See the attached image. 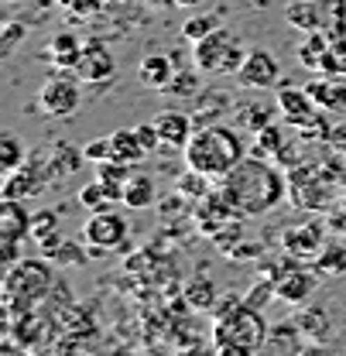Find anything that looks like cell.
<instances>
[{
	"mask_svg": "<svg viewBox=\"0 0 346 356\" xmlns=\"http://www.w3.org/2000/svg\"><path fill=\"white\" fill-rule=\"evenodd\" d=\"M110 158L127 161V165H141L148 158L144 144L137 140V131H113L110 134Z\"/></svg>",
	"mask_w": 346,
	"mask_h": 356,
	"instance_id": "20",
	"label": "cell"
},
{
	"mask_svg": "<svg viewBox=\"0 0 346 356\" xmlns=\"http://www.w3.org/2000/svg\"><path fill=\"white\" fill-rule=\"evenodd\" d=\"M79 76H72V69H62V72H55V76H48L38 89V106H42V113L48 117H72L76 110H79V99H83V92H79Z\"/></svg>",
	"mask_w": 346,
	"mask_h": 356,
	"instance_id": "8",
	"label": "cell"
},
{
	"mask_svg": "<svg viewBox=\"0 0 346 356\" xmlns=\"http://www.w3.org/2000/svg\"><path fill=\"white\" fill-rule=\"evenodd\" d=\"M343 154H346V151H343Z\"/></svg>",
	"mask_w": 346,
	"mask_h": 356,
	"instance_id": "44",
	"label": "cell"
},
{
	"mask_svg": "<svg viewBox=\"0 0 346 356\" xmlns=\"http://www.w3.org/2000/svg\"><path fill=\"white\" fill-rule=\"evenodd\" d=\"M65 7H69L76 17H93L96 10H103V7H107V0H69Z\"/></svg>",
	"mask_w": 346,
	"mask_h": 356,
	"instance_id": "37",
	"label": "cell"
},
{
	"mask_svg": "<svg viewBox=\"0 0 346 356\" xmlns=\"http://www.w3.org/2000/svg\"><path fill=\"white\" fill-rule=\"evenodd\" d=\"M203 0H175V7H199Z\"/></svg>",
	"mask_w": 346,
	"mask_h": 356,
	"instance_id": "41",
	"label": "cell"
},
{
	"mask_svg": "<svg viewBox=\"0 0 346 356\" xmlns=\"http://www.w3.org/2000/svg\"><path fill=\"white\" fill-rule=\"evenodd\" d=\"M230 261H247V257H260V243H240V250L226 254Z\"/></svg>",
	"mask_w": 346,
	"mask_h": 356,
	"instance_id": "40",
	"label": "cell"
},
{
	"mask_svg": "<svg viewBox=\"0 0 346 356\" xmlns=\"http://www.w3.org/2000/svg\"><path fill=\"white\" fill-rule=\"evenodd\" d=\"M172 76H175V65L165 51H151V55H144L141 65H137V79H141L144 89H162V92H165V86L172 83Z\"/></svg>",
	"mask_w": 346,
	"mask_h": 356,
	"instance_id": "15",
	"label": "cell"
},
{
	"mask_svg": "<svg viewBox=\"0 0 346 356\" xmlns=\"http://www.w3.org/2000/svg\"><path fill=\"white\" fill-rule=\"evenodd\" d=\"M0 236H10V240L31 236V216L21 206V199H3V206H0Z\"/></svg>",
	"mask_w": 346,
	"mask_h": 356,
	"instance_id": "17",
	"label": "cell"
},
{
	"mask_svg": "<svg viewBox=\"0 0 346 356\" xmlns=\"http://www.w3.org/2000/svg\"><path fill=\"white\" fill-rule=\"evenodd\" d=\"M322 76H346V38H333L322 58Z\"/></svg>",
	"mask_w": 346,
	"mask_h": 356,
	"instance_id": "30",
	"label": "cell"
},
{
	"mask_svg": "<svg viewBox=\"0 0 346 356\" xmlns=\"http://www.w3.org/2000/svg\"><path fill=\"white\" fill-rule=\"evenodd\" d=\"M17 243L21 240H10V236H0V257H3V267L17 264L21 257H17Z\"/></svg>",
	"mask_w": 346,
	"mask_h": 356,
	"instance_id": "38",
	"label": "cell"
},
{
	"mask_svg": "<svg viewBox=\"0 0 346 356\" xmlns=\"http://www.w3.org/2000/svg\"><path fill=\"white\" fill-rule=\"evenodd\" d=\"M274 113H278V99L274 103H244V106H237V127L258 134L267 124H274Z\"/></svg>",
	"mask_w": 346,
	"mask_h": 356,
	"instance_id": "19",
	"label": "cell"
},
{
	"mask_svg": "<svg viewBox=\"0 0 346 356\" xmlns=\"http://www.w3.org/2000/svg\"><path fill=\"white\" fill-rule=\"evenodd\" d=\"M299 329H302V339H312V343H329V315L322 309H302L299 315Z\"/></svg>",
	"mask_w": 346,
	"mask_h": 356,
	"instance_id": "24",
	"label": "cell"
},
{
	"mask_svg": "<svg viewBox=\"0 0 346 356\" xmlns=\"http://www.w3.org/2000/svg\"><path fill=\"white\" fill-rule=\"evenodd\" d=\"M329 151H346V120L343 124H333V131H329Z\"/></svg>",
	"mask_w": 346,
	"mask_h": 356,
	"instance_id": "39",
	"label": "cell"
},
{
	"mask_svg": "<svg viewBox=\"0 0 346 356\" xmlns=\"http://www.w3.org/2000/svg\"><path fill=\"white\" fill-rule=\"evenodd\" d=\"M247 51L251 48L230 28H217L213 35H206L203 42L192 44L196 69H203V76H237L240 65L247 62Z\"/></svg>",
	"mask_w": 346,
	"mask_h": 356,
	"instance_id": "7",
	"label": "cell"
},
{
	"mask_svg": "<svg viewBox=\"0 0 346 356\" xmlns=\"http://www.w3.org/2000/svg\"><path fill=\"white\" fill-rule=\"evenodd\" d=\"M322 247H326V229H322V222L305 220L302 226L281 229V250H285L288 257H299V261H308V264H312Z\"/></svg>",
	"mask_w": 346,
	"mask_h": 356,
	"instance_id": "11",
	"label": "cell"
},
{
	"mask_svg": "<svg viewBox=\"0 0 346 356\" xmlns=\"http://www.w3.org/2000/svg\"><path fill=\"white\" fill-rule=\"evenodd\" d=\"M52 233H58V216H55L52 209L35 213V216H31V240H35V243H42L45 236H52Z\"/></svg>",
	"mask_w": 346,
	"mask_h": 356,
	"instance_id": "31",
	"label": "cell"
},
{
	"mask_svg": "<svg viewBox=\"0 0 346 356\" xmlns=\"http://www.w3.org/2000/svg\"><path fill=\"white\" fill-rule=\"evenodd\" d=\"M288 124L281 120V124H267L264 131H258L254 137V147H251V154H258V158H267V161H274L278 165V154H281V147L288 144Z\"/></svg>",
	"mask_w": 346,
	"mask_h": 356,
	"instance_id": "18",
	"label": "cell"
},
{
	"mask_svg": "<svg viewBox=\"0 0 346 356\" xmlns=\"http://www.w3.org/2000/svg\"><path fill=\"white\" fill-rule=\"evenodd\" d=\"M278 117L292 127L295 134H302L305 140H329V113L308 96V89H295V86H278Z\"/></svg>",
	"mask_w": 346,
	"mask_h": 356,
	"instance_id": "6",
	"label": "cell"
},
{
	"mask_svg": "<svg viewBox=\"0 0 346 356\" xmlns=\"http://www.w3.org/2000/svg\"><path fill=\"white\" fill-rule=\"evenodd\" d=\"M134 131H137V140L144 144V151H148V154L162 147V134H158V124H155V120H151V124H137Z\"/></svg>",
	"mask_w": 346,
	"mask_h": 356,
	"instance_id": "34",
	"label": "cell"
},
{
	"mask_svg": "<svg viewBox=\"0 0 346 356\" xmlns=\"http://www.w3.org/2000/svg\"><path fill=\"white\" fill-rule=\"evenodd\" d=\"M326 216H329V229H333L336 236H343V240H346V192L340 195V202H336Z\"/></svg>",
	"mask_w": 346,
	"mask_h": 356,
	"instance_id": "35",
	"label": "cell"
},
{
	"mask_svg": "<svg viewBox=\"0 0 346 356\" xmlns=\"http://www.w3.org/2000/svg\"><path fill=\"white\" fill-rule=\"evenodd\" d=\"M240 305H244V298H240V295H233V291H226V295H219L217 305H213V318H223V315L237 312Z\"/></svg>",
	"mask_w": 346,
	"mask_h": 356,
	"instance_id": "36",
	"label": "cell"
},
{
	"mask_svg": "<svg viewBox=\"0 0 346 356\" xmlns=\"http://www.w3.org/2000/svg\"><path fill=\"white\" fill-rule=\"evenodd\" d=\"M83 38L76 35V31H58V35H52V42H48V58L58 65V69H72L76 72V65H79V58H83Z\"/></svg>",
	"mask_w": 346,
	"mask_h": 356,
	"instance_id": "16",
	"label": "cell"
},
{
	"mask_svg": "<svg viewBox=\"0 0 346 356\" xmlns=\"http://www.w3.org/2000/svg\"><path fill=\"white\" fill-rule=\"evenodd\" d=\"M144 3H151V7H165V3H175V0H144Z\"/></svg>",
	"mask_w": 346,
	"mask_h": 356,
	"instance_id": "42",
	"label": "cell"
},
{
	"mask_svg": "<svg viewBox=\"0 0 346 356\" xmlns=\"http://www.w3.org/2000/svg\"><path fill=\"white\" fill-rule=\"evenodd\" d=\"M55 288V274L48 261L42 257H24L17 264L3 267V295H0V305L14 315H24V312H35V305L42 302L45 295Z\"/></svg>",
	"mask_w": 346,
	"mask_h": 356,
	"instance_id": "3",
	"label": "cell"
},
{
	"mask_svg": "<svg viewBox=\"0 0 346 356\" xmlns=\"http://www.w3.org/2000/svg\"><path fill=\"white\" fill-rule=\"evenodd\" d=\"M199 72H203V69H196V72H192V69H178L172 76V83L165 86V92H168V96H178V99L196 96V92H199V83H203Z\"/></svg>",
	"mask_w": 346,
	"mask_h": 356,
	"instance_id": "28",
	"label": "cell"
},
{
	"mask_svg": "<svg viewBox=\"0 0 346 356\" xmlns=\"http://www.w3.org/2000/svg\"><path fill=\"white\" fill-rule=\"evenodd\" d=\"M329 35L326 31H305V42L299 44V62H302L308 72H319L322 69V58H326V48H329Z\"/></svg>",
	"mask_w": 346,
	"mask_h": 356,
	"instance_id": "22",
	"label": "cell"
},
{
	"mask_svg": "<svg viewBox=\"0 0 346 356\" xmlns=\"http://www.w3.org/2000/svg\"><path fill=\"white\" fill-rule=\"evenodd\" d=\"M308 96L326 110V113H346V76H322L315 72L308 83Z\"/></svg>",
	"mask_w": 346,
	"mask_h": 356,
	"instance_id": "13",
	"label": "cell"
},
{
	"mask_svg": "<svg viewBox=\"0 0 346 356\" xmlns=\"http://www.w3.org/2000/svg\"><path fill=\"white\" fill-rule=\"evenodd\" d=\"M83 154H86L89 165H96V161H107V158H110V134H103V137L89 140L86 147H83Z\"/></svg>",
	"mask_w": 346,
	"mask_h": 356,
	"instance_id": "33",
	"label": "cell"
},
{
	"mask_svg": "<svg viewBox=\"0 0 346 356\" xmlns=\"http://www.w3.org/2000/svg\"><path fill=\"white\" fill-rule=\"evenodd\" d=\"M217 28H223V24H219V14H192V17L182 24V38L196 44V42H203L206 35H213Z\"/></svg>",
	"mask_w": 346,
	"mask_h": 356,
	"instance_id": "26",
	"label": "cell"
},
{
	"mask_svg": "<svg viewBox=\"0 0 346 356\" xmlns=\"http://www.w3.org/2000/svg\"><path fill=\"white\" fill-rule=\"evenodd\" d=\"M185 168L192 172H203L213 181H223L244 158H247V144L237 127H226V124H206V127H196L192 140L185 144Z\"/></svg>",
	"mask_w": 346,
	"mask_h": 356,
	"instance_id": "2",
	"label": "cell"
},
{
	"mask_svg": "<svg viewBox=\"0 0 346 356\" xmlns=\"http://www.w3.org/2000/svg\"><path fill=\"white\" fill-rule=\"evenodd\" d=\"M210 181H213L210 175H203V172H192V168H189V175L178 178V185H175V188H178V195H182V199H196V202H199V199H206V195H210Z\"/></svg>",
	"mask_w": 346,
	"mask_h": 356,
	"instance_id": "27",
	"label": "cell"
},
{
	"mask_svg": "<svg viewBox=\"0 0 346 356\" xmlns=\"http://www.w3.org/2000/svg\"><path fill=\"white\" fill-rule=\"evenodd\" d=\"M113 72H117V58H113L110 44L103 42V38H86L83 58H79V65H76V76H79L83 83H103V79H110Z\"/></svg>",
	"mask_w": 346,
	"mask_h": 356,
	"instance_id": "12",
	"label": "cell"
},
{
	"mask_svg": "<svg viewBox=\"0 0 346 356\" xmlns=\"http://www.w3.org/2000/svg\"><path fill=\"white\" fill-rule=\"evenodd\" d=\"M58 3H69V0H58Z\"/></svg>",
	"mask_w": 346,
	"mask_h": 356,
	"instance_id": "43",
	"label": "cell"
},
{
	"mask_svg": "<svg viewBox=\"0 0 346 356\" xmlns=\"http://www.w3.org/2000/svg\"><path fill=\"white\" fill-rule=\"evenodd\" d=\"M83 240L93 247V254L124 247V240H127V220H124V213H117L113 206L93 213L86 220V226H83Z\"/></svg>",
	"mask_w": 346,
	"mask_h": 356,
	"instance_id": "9",
	"label": "cell"
},
{
	"mask_svg": "<svg viewBox=\"0 0 346 356\" xmlns=\"http://www.w3.org/2000/svg\"><path fill=\"white\" fill-rule=\"evenodd\" d=\"M155 124L162 134V147H175V151H185V144L196 134V120L189 113H178V110H162V117Z\"/></svg>",
	"mask_w": 346,
	"mask_h": 356,
	"instance_id": "14",
	"label": "cell"
},
{
	"mask_svg": "<svg viewBox=\"0 0 346 356\" xmlns=\"http://www.w3.org/2000/svg\"><path fill=\"white\" fill-rule=\"evenodd\" d=\"M219 188L240 216H264L288 199V172L267 158L247 154L219 181Z\"/></svg>",
	"mask_w": 346,
	"mask_h": 356,
	"instance_id": "1",
	"label": "cell"
},
{
	"mask_svg": "<svg viewBox=\"0 0 346 356\" xmlns=\"http://www.w3.org/2000/svg\"><path fill=\"white\" fill-rule=\"evenodd\" d=\"M155 199H158V192H155V181L148 175H130V181L124 185V206L127 209H151L155 206Z\"/></svg>",
	"mask_w": 346,
	"mask_h": 356,
	"instance_id": "21",
	"label": "cell"
},
{
	"mask_svg": "<svg viewBox=\"0 0 346 356\" xmlns=\"http://www.w3.org/2000/svg\"><path fill=\"white\" fill-rule=\"evenodd\" d=\"M217 298H219L217 288H213V281H210L206 274L192 277V284L185 288V302H189V309L192 312H213Z\"/></svg>",
	"mask_w": 346,
	"mask_h": 356,
	"instance_id": "23",
	"label": "cell"
},
{
	"mask_svg": "<svg viewBox=\"0 0 346 356\" xmlns=\"http://www.w3.org/2000/svg\"><path fill=\"white\" fill-rule=\"evenodd\" d=\"M288 172V202L302 213H329L340 195H336V181L322 172L319 161H299Z\"/></svg>",
	"mask_w": 346,
	"mask_h": 356,
	"instance_id": "5",
	"label": "cell"
},
{
	"mask_svg": "<svg viewBox=\"0 0 346 356\" xmlns=\"http://www.w3.org/2000/svg\"><path fill=\"white\" fill-rule=\"evenodd\" d=\"M267 329L271 325L264 322L260 309L244 302L237 312L217 318V325H213V350L219 356H254L267 346V336H271Z\"/></svg>",
	"mask_w": 346,
	"mask_h": 356,
	"instance_id": "4",
	"label": "cell"
},
{
	"mask_svg": "<svg viewBox=\"0 0 346 356\" xmlns=\"http://www.w3.org/2000/svg\"><path fill=\"white\" fill-rule=\"evenodd\" d=\"M237 83L244 89H278L281 86V65H278V58L271 51L251 48L247 51V62L237 72Z\"/></svg>",
	"mask_w": 346,
	"mask_h": 356,
	"instance_id": "10",
	"label": "cell"
},
{
	"mask_svg": "<svg viewBox=\"0 0 346 356\" xmlns=\"http://www.w3.org/2000/svg\"><path fill=\"white\" fill-rule=\"evenodd\" d=\"M28 35V28L21 21H7L3 24V42H0V55H14V48L21 44V38Z\"/></svg>",
	"mask_w": 346,
	"mask_h": 356,
	"instance_id": "32",
	"label": "cell"
},
{
	"mask_svg": "<svg viewBox=\"0 0 346 356\" xmlns=\"http://www.w3.org/2000/svg\"><path fill=\"white\" fill-rule=\"evenodd\" d=\"M312 267L319 274H329V277H343L346 274V243H326L319 250V257L312 261Z\"/></svg>",
	"mask_w": 346,
	"mask_h": 356,
	"instance_id": "25",
	"label": "cell"
},
{
	"mask_svg": "<svg viewBox=\"0 0 346 356\" xmlns=\"http://www.w3.org/2000/svg\"><path fill=\"white\" fill-rule=\"evenodd\" d=\"M24 165V147L14 134H0V168L3 172H14Z\"/></svg>",
	"mask_w": 346,
	"mask_h": 356,
	"instance_id": "29",
	"label": "cell"
}]
</instances>
